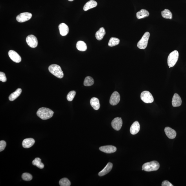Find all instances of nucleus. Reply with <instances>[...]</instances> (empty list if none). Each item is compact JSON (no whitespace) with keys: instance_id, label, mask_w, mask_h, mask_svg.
Here are the masks:
<instances>
[{"instance_id":"f257e3e1","label":"nucleus","mask_w":186,"mask_h":186,"mask_svg":"<svg viewBox=\"0 0 186 186\" xmlns=\"http://www.w3.org/2000/svg\"><path fill=\"white\" fill-rule=\"evenodd\" d=\"M54 112L49 109L45 107L40 108L37 112V115L40 118L46 120L53 116Z\"/></svg>"},{"instance_id":"f03ea898","label":"nucleus","mask_w":186,"mask_h":186,"mask_svg":"<svg viewBox=\"0 0 186 186\" xmlns=\"http://www.w3.org/2000/svg\"><path fill=\"white\" fill-rule=\"evenodd\" d=\"M160 167V164L157 161H154L148 162L143 164L142 167V170L147 172L157 171Z\"/></svg>"},{"instance_id":"7ed1b4c3","label":"nucleus","mask_w":186,"mask_h":186,"mask_svg":"<svg viewBox=\"0 0 186 186\" xmlns=\"http://www.w3.org/2000/svg\"><path fill=\"white\" fill-rule=\"evenodd\" d=\"M49 71L51 73L59 78L61 79L64 77V73L59 66L56 64H51L49 66Z\"/></svg>"},{"instance_id":"20e7f679","label":"nucleus","mask_w":186,"mask_h":186,"mask_svg":"<svg viewBox=\"0 0 186 186\" xmlns=\"http://www.w3.org/2000/svg\"><path fill=\"white\" fill-rule=\"evenodd\" d=\"M179 53L178 51L174 50L169 54L167 58V64L169 68L172 67L175 65L177 62Z\"/></svg>"},{"instance_id":"39448f33","label":"nucleus","mask_w":186,"mask_h":186,"mask_svg":"<svg viewBox=\"0 0 186 186\" xmlns=\"http://www.w3.org/2000/svg\"><path fill=\"white\" fill-rule=\"evenodd\" d=\"M150 34L147 32L143 35L142 37L140 40L137 44V46L140 49H144L146 48L148 45V40L150 37Z\"/></svg>"},{"instance_id":"423d86ee","label":"nucleus","mask_w":186,"mask_h":186,"mask_svg":"<svg viewBox=\"0 0 186 186\" xmlns=\"http://www.w3.org/2000/svg\"><path fill=\"white\" fill-rule=\"evenodd\" d=\"M141 99L143 102L150 104L154 102V98L150 92L147 91H144L141 93Z\"/></svg>"},{"instance_id":"0eeeda50","label":"nucleus","mask_w":186,"mask_h":186,"mask_svg":"<svg viewBox=\"0 0 186 186\" xmlns=\"http://www.w3.org/2000/svg\"><path fill=\"white\" fill-rule=\"evenodd\" d=\"M32 17V15L30 12H25L22 13L16 17V20L19 23H24L29 21Z\"/></svg>"},{"instance_id":"6e6552de","label":"nucleus","mask_w":186,"mask_h":186,"mask_svg":"<svg viewBox=\"0 0 186 186\" xmlns=\"http://www.w3.org/2000/svg\"><path fill=\"white\" fill-rule=\"evenodd\" d=\"M27 43L31 48H35L37 47L38 41L36 36L32 35H29L28 36L26 39Z\"/></svg>"},{"instance_id":"1a4fd4ad","label":"nucleus","mask_w":186,"mask_h":186,"mask_svg":"<svg viewBox=\"0 0 186 186\" xmlns=\"http://www.w3.org/2000/svg\"><path fill=\"white\" fill-rule=\"evenodd\" d=\"M122 120L121 118H115L111 122V126L114 129L117 131L120 130L122 125Z\"/></svg>"},{"instance_id":"9d476101","label":"nucleus","mask_w":186,"mask_h":186,"mask_svg":"<svg viewBox=\"0 0 186 186\" xmlns=\"http://www.w3.org/2000/svg\"><path fill=\"white\" fill-rule=\"evenodd\" d=\"M120 100V95L117 91H115L112 94L110 100V104L112 106L116 105Z\"/></svg>"},{"instance_id":"9b49d317","label":"nucleus","mask_w":186,"mask_h":186,"mask_svg":"<svg viewBox=\"0 0 186 186\" xmlns=\"http://www.w3.org/2000/svg\"><path fill=\"white\" fill-rule=\"evenodd\" d=\"M8 55L10 58L14 62L19 63L21 61V57L15 51L13 50L9 51Z\"/></svg>"},{"instance_id":"f8f14e48","label":"nucleus","mask_w":186,"mask_h":186,"mask_svg":"<svg viewBox=\"0 0 186 186\" xmlns=\"http://www.w3.org/2000/svg\"><path fill=\"white\" fill-rule=\"evenodd\" d=\"M99 150L106 154H112L117 151V148L112 145H106L100 147Z\"/></svg>"},{"instance_id":"ddd939ff","label":"nucleus","mask_w":186,"mask_h":186,"mask_svg":"<svg viewBox=\"0 0 186 186\" xmlns=\"http://www.w3.org/2000/svg\"><path fill=\"white\" fill-rule=\"evenodd\" d=\"M165 131L167 137L169 139H174L176 137V131L169 127L165 128Z\"/></svg>"},{"instance_id":"4468645a","label":"nucleus","mask_w":186,"mask_h":186,"mask_svg":"<svg viewBox=\"0 0 186 186\" xmlns=\"http://www.w3.org/2000/svg\"><path fill=\"white\" fill-rule=\"evenodd\" d=\"M60 33L62 36L67 35L69 32V29L68 26L65 24L62 23L59 26Z\"/></svg>"},{"instance_id":"2eb2a0df","label":"nucleus","mask_w":186,"mask_h":186,"mask_svg":"<svg viewBox=\"0 0 186 186\" xmlns=\"http://www.w3.org/2000/svg\"><path fill=\"white\" fill-rule=\"evenodd\" d=\"M182 101L181 97L178 94L175 93L173 97L172 105L174 107L179 106L182 104Z\"/></svg>"},{"instance_id":"dca6fc26","label":"nucleus","mask_w":186,"mask_h":186,"mask_svg":"<svg viewBox=\"0 0 186 186\" xmlns=\"http://www.w3.org/2000/svg\"><path fill=\"white\" fill-rule=\"evenodd\" d=\"M140 130V125L138 121L134 122L131 125L130 129L131 133L135 135L138 133Z\"/></svg>"},{"instance_id":"f3484780","label":"nucleus","mask_w":186,"mask_h":186,"mask_svg":"<svg viewBox=\"0 0 186 186\" xmlns=\"http://www.w3.org/2000/svg\"><path fill=\"white\" fill-rule=\"evenodd\" d=\"M35 143L34 139L29 138L24 140L22 143V145L24 148H29L33 146Z\"/></svg>"},{"instance_id":"a211bd4d","label":"nucleus","mask_w":186,"mask_h":186,"mask_svg":"<svg viewBox=\"0 0 186 186\" xmlns=\"http://www.w3.org/2000/svg\"><path fill=\"white\" fill-rule=\"evenodd\" d=\"M113 167V165L111 163L109 162L107 164L104 168L102 171L99 172L98 174L99 176H102L105 175L109 173L111 171Z\"/></svg>"},{"instance_id":"6ab92c4d","label":"nucleus","mask_w":186,"mask_h":186,"mask_svg":"<svg viewBox=\"0 0 186 186\" xmlns=\"http://www.w3.org/2000/svg\"><path fill=\"white\" fill-rule=\"evenodd\" d=\"M91 105L92 107L95 110H98L100 108V104L98 99L95 97H93L90 101Z\"/></svg>"},{"instance_id":"aec40b11","label":"nucleus","mask_w":186,"mask_h":186,"mask_svg":"<svg viewBox=\"0 0 186 186\" xmlns=\"http://www.w3.org/2000/svg\"><path fill=\"white\" fill-rule=\"evenodd\" d=\"M97 3L93 0H91L86 3L84 7V10L86 11L97 6Z\"/></svg>"},{"instance_id":"412c9836","label":"nucleus","mask_w":186,"mask_h":186,"mask_svg":"<svg viewBox=\"0 0 186 186\" xmlns=\"http://www.w3.org/2000/svg\"><path fill=\"white\" fill-rule=\"evenodd\" d=\"M149 15V12L148 10L144 9H142L138 12L136 14V16L138 19L148 17Z\"/></svg>"},{"instance_id":"4be33fe9","label":"nucleus","mask_w":186,"mask_h":186,"mask_svg":"<svg viewBox=\"0 0 186 186\" xmlns=\"http://www.w3.org/2000/svg\"><path fill=\"white\" fill-rule=\"evenodd\" d=\"M22 92V90L21 88H18L16 91L13 93L9 97V100L10 101H13L19 96Z\"/></svg>"},{"instance_id":"5701e85b","label":"nucleus","mask_w":186,"mask_h":186,"mask_svg":"<svg viewBox=\"0 0 186 186\" xmlns=\"http://www.w3.org/2000/svg\"><path fill=\"white\" fill-rule=\"evenodd\" d=\"M106 34V31L104 28L101 27L96 33L95 36L97 40H101L104 38Z\"/></svg>"},{"instance_id":"b1692460","label":"nucleus","mask_w":186,"mask_h":186,"mask_svg":"<svg viewBox=\"0 0 186 186\" xmlns=\"http://www.w3.org/2000/svg\"><path fill=\"white\" fill-rule=\"evenodd\" d=\"M77 49L80 51H85L87 49V46L83 41H79L77 42L76 45Z\"/></svg>"},{"instance_id":"393cba45","label":"nucleus","mask_w":186,"mask_h":186,"mask_svg":"<svg viewBox=\"0 0 186 186\" xmlns=\"http://www.w3.org/2000/svg\"><path fill=\"white\" fill-rule=\"evenodd\" d=\"M161 15L162 17L165 19H171L172 18V14L170 10L165 9L161 12Z\"/></svg>"},{"instance_id":"a878e982","label":"nucleus","mask_w":186,"mask_h":186,"mask_svg":"<svg viewBox=\"0 0 186 186\" xmlns=\"http://www.w3.org/2000/svg\"><path fill=\"white\" fill-rule=\"evenodd\" d=\"M33 165L36 166L40 169L44 168V165L43 163L41 162V159L39 158H36L32 162Z\"/></svg>"},{"instance_id":"bb28decb","label":"nucleus","mask_w":186,"mask_h":186,"mask_svg":"<svg viewBox=\"0 0 186 186\" xmlns=\"http://www.w3.org/2000/svg\"><path fill=\"white\" fill-rule=\"evenodd\" d=\"M94 80L92 77L87 76L84 79V85L86 86H91L93 85Z\"/></svg>"},{"instance_id":"cd10ccee","label":"nucleus","mask_w":186,"mask_h":186,"mask_svg":"<svg viewBox=\"0 0 186 186\" xmlns=\"http://www.w3.org/2000/svg\"><path fill=\"white\" fill-rule=\"evenodd\" d=\"M120 40L118 38L115 37H112L110 39L108 43V45L110 47H113L119 44Z\"/></svg>"},{"instance_id":"c85d7f7f","label":"nucleus","mask_w":186,"mask_h":186,"mask_svg":"<svg viewBox=\"0 0 186 186\" xmlns=\"http://www.w3.org/2000/svg\"><path fill=\"white\" fill-rule=\"evenodd\" d=\"M59 184L61 186H70L71 185V182L66 178H62L59 182Z\"/></svg>"},{"instance_id":"c756f323","label":"nucleus","mask_w":186,"mask_h":186,"mask_svg":"<svg viewBox=\"0 0 186 186\" xmlns=\"http://www.w3.org/2000/svg\"><path fill=\"white\" fill-rule=\"evenodd\" d=\"M22 178L24 180L26 181H30L32 179V176L29 173H25L22 174Z\"/></svg>"},{"instance_id":"7c9ffc66","label":"nucleus","mask_w":186,"mask_h":186,"mask_svg":"<svg viewBox=\"0 0 186 186\" xmlns=\"http://www.w3.org/2000/svg\"><path fill=\"white\" fill-rule=\"evenodd\" d=\"M76 94V92L75 91H70L67 95V100L69 101H73Z\"/></svg>"},{"instance_id":"2f4dec72","label":"nucleus","mask_w":186,"mask_h":186,"mask_svg":"<svg viewBox=\"0 0 186 186\" xmlns=\"http://www.w3.org/2000/svg\"><path fill=\"white\" fill-rule=\"evenodd\" d=\"M6 146V143L4 141L2 140L0 141V151H2L4 150Z\"/></svg>"},{"instance_id":"473e14b6","label":"nucleus","mask_w":186,"mask_h":186,"mask_svg":"<svg viewBox=\"0 0 186 186\" xmlns=\"http://www.w3.org/2000/svg\"><path fill=\"white\" fill-rule=\"evenodd\" d=\"M0 80L3 82H6L7 81V78L5 73L2 72H0Z\"/></svg>"},{"instance_id":"72a5a7b5","label":"nucleus","mask_w":186,"mask_h":186,"mask_svg":"<svg viewBox=\"0 0 186 186\" xmlns=\"http://www.w3.org/2000/svg\"><path fill=\"white\" fill-rule=\"evenodd\" d=\"M162 186H173V185L171 184L170 182L168 181H164L162 182Z\"/></svg>"},{"instance_id":"f704fd0d","label":"nucleus","mask_w":186,"mask_h":186,"mask_svg":"<svg viewBox=\"0 0 186 186\" xmlns=\"http://www.w3.org/2000/svg\"><path fill=\"white\" fill-rule=\"evenodd\" d=\"M68 1H74V0H68Z\"/></svg>"}]
</instances>
